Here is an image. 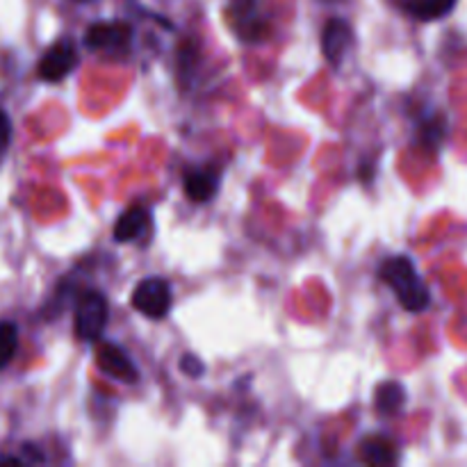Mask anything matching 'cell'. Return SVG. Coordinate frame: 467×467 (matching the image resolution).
<instances>
[{
	"mask_svg": "<svg viewBox=\"0 0 467 467\" xmlns=\"http://www.w3.org/2000/svg\"><path fill=\"white\" fill-rule=\"evenodd\" d=\"M80 55L73 41L64 39L50 46L39 62V78L46 82H62L68 73L76 71Z\"/></svg>",
	"mask_w": 467,
	"mask_h": 467,
	"instance_id": "5",
	"label": "cell"
},
{
	"mask_svg": "<svg viewBox=\"0 0 467 467\" xmlns=\"http://www.w3.org/2000/svg\"><path fill=\"white\" fill-rule=\"evenodd\" d=\"M379 276H381L383 283L390 285V290L395 292L400 304L409 313H422L431 304V292L424 285L409 255H392V258L383 260Z\"/></svg>",
	"mask_w": 467,
	"mask_h": 467,
	"instance_id": "1",
	"label": "cell"
},
{
	"mask_svg": "<svg viewBox=\"0 0 467 467\" xmlns=\"http://www.w3.org/2000/svg\"><path fill=\"white\" fill-rule=\"evenodd\" d=\"M442 137H445V121H442L441 117L427 119V121L422 123V128H420V141L427 144L429 149H438Z\"/></svg>",
	"mask_w": 467,
	"mask_h": 467,
	"instance_id": "15",
	"label": "cell"
},
{
	"mask_svg": "<svg viewBox=\"0 0 467 467\" xmlns=\"http://www.w3.org/2000/svg\"><path fill=\"white\" fill-rule=\"evenodd\" d=\"M219 187V171L214 167H192L182 178V190L194 203H205L214 196Z\"/></svg>",
	"mask_w": 467,
	"mask_h": 467,
	"instance_id": "8",
	"label": "cell"
},
{
	"mask_svg": "<svg viewBox=\"0 0 467 467\" xmlns=\"http://www.w3.org/2000/svg\"><path fill=\"white\" fill-rule=\"evenodd\" d=\"M9 140H12V123H9L7 114L0 109V153L9 146Z\"/></svg>",
	"mask_w": 467,
	"mask_h": 467,
	"instance_id": "17",
	"label": "cell"
},
{
	"mask_svg": "<svg viewBox=\"0 0 467 467\" xmlns=\"http://www.w3.org/2000/svg\"><path fill=\"white\" fill-rule=\"evenodd\" d=\"M132 308L137 313H141L144 317L149 319H162L167 317L169 310H171V285L164 278L153 276V278H144L140 285L135 287L132 292Z\"/></svg>",
	"mask_w": 467,
	"mask_h": 467,
	"instance_id": "3",
	"label": "cell"
},
{
	"mask_svg": "<svg viewBox=\"0 0 467 467\" xmlns=\"http://www.w3.org/2000/svg\"><path fill=\"white\" fill-rule=\"evenodd\" d=\"M181 369H182V372H185L187 377H190V379H199V377H203V372H205V365L201 363V360L196 358V356L187 354L185 358L181 360Z\"/></svg>",
	"mask_w": 467,
	"mask_h": 467,
	"instance_id": "16",
	"label": "cell"
},
{
	"mask_svg": "<svg viewBox=\"0 0 467 467\" xmlns=\"http://www.w3.org/2000/svg\"><path fill=\"white\" fill-rule=\"evenodd\" d=\"M231 14L242 39L258 41L263 36V23L255 21V0H233Z\"/></svg>",
	"mask_w": 467,
	"mask_h": 467,
	"instance_id": "10",
	"label": "cell"
},
{
	"mask_svg": "<svg viewBox=\"0 0 467 467\" xmlns=\"http://www.w3.org/2000/svg\"><path fill=\"white\" fill-rule=\"evenodd\" d=\"M404 404H406V390L401 383L386 381L377 388V400H374V406H377V410L381 415L400 413Z\"/></svg>",
	"mask_w": 467,
	"mask_h": 467,
	"instance_id": "13",
	"label": "cell"
},
{
	"mask_svg": "<svg viewBox=\"0 0 467 467\" xmlns=\"http://www.w3.org/2000/svg\"><path fill=\"white\" fill-rule=\"evenodd\" d=\"M0 463H14V465H21V459H14V456H0Z\"/></svg>",
	"mask_w": 467,
	"mask_h": 467,
	"instance_id": "18",
	"label": "cell"
},
{
	"mask_svg": "<svg viewBox=\"0 0 467 467\" xmlns=\"http://www.w3.org/2000/svg\"><path fill=\"white\" fill-rule=\"evenodd\" d=\"M18 349V328L12 322H0V369L12 363Z\"/></svg>",
	"mask_w": 467,
	"mask_h": 467,
	"instance_id": "14",
	"label": "cell"
},
{
	"mask_svg": "<svg viewBox=\"0 0 467 467\" xmlns=\"http://www.w3.org/2000/svg\"><path fill=\"white\" fill-rule=\"evenodd\" d=\"M132 26L126 21H99L91 23L85 32V46L89 50H105V53H121L130 48Z\"/></svg>",
	"mask_w": 467,
	"mask_h": 467,
	"instance_id": "4",
	"label": "cell"
},
{
	"mask_svg": "<svg viewBox=\"0 0 467 467\" xmlns=\"http://www.w3.org/2000/svg\"><path fill=\"white\" fill-rule=\"evenodd\" d=\"M358 454L369 465H392L397 461V450L388 438H365L358 447Z\"/></svg>",
	"mask_w": 467,
	"mask_h": 467,
	"instance_id": "11",
	"label": "cell"
},
{
	"mask_svg": "<svg viewBox=\"0 0 467 467\" xmlns=\"http://www.w3.org/2000/svg\"><path fill=\"white\" fill-rule=\"evenodd\" d=\"M108 299L100 292L89 290L78 299L76 306V336L82 342H96L108 327Z\"/></svg>",
	"mask_w": 467,
	"mask_h": 467,
	"instance_id": "2",
	"label": "cell"
},
{
	"mask_svg": "<svg viewBox=\"0 0 467 467\" xmlns=\"http://www.w3.org/2000/svg\"><path fill=\"white\" fill-rule=\"evenodd\" d=\"M354 41V30L345 18H331L322 30V50L324 57L331 64H340L347 48Z\"/></svg>",
	"mask_w": 467,
	"mask_h": 467,
	"instance_id": "7",
	"label": "cell"
},
{
	"mask_svg": "<svg viewBox=\"0 0 467 467\" xmlns=\"http://www.w3.org/2000/svg\"><path fill=\"white\" fill-rule=\"evenodd\" d=\"M150 226V213L144 208H130L117 219L114 223V240L117 242H135L144 235Z\"/></svg>",
	"mask_w": 467,
	"mask_h": 467,
	"instance_id": "9",
	"label": "cell"
},
{
	"mask_svg": "<svg viewBox=\"0 0 467 467\" xmlns=\"http://www.w3.org/2000/svg\"><path fill=\"white\" fill-rule=\"evenodd\" d=\"M96 365L100 372L112 377L114 381L121 383H135L137 381V368L132 360L128 358L126 351L121 347L112 345V342H100L96 347Z\"/></svg>",
	"mask_w": 467,
	"mask_h": 467,
	"instance_id": "6",
	"label": "cell"
},
{
	"mask_svg": "<svg viewBox=\"0 0 467 467\" xmlns=\"http://www.w3.org/2000/svg\"><path fill=\"white\" fill-rule=\"evenodd\" d=\"M401 5L418 21H436L454 9L456 0H404Z\"/></svg>",
	"mask_w": 467,
	"mask_h": 467,
	"instance_id": "12",
	"label": "cell"
}]
</instances>
